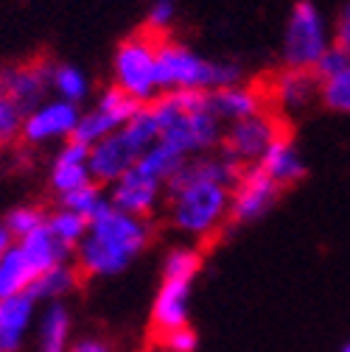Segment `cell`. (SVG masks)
I'll return each mask as SVG.
<instances>
[{"mask_svg":"<svg viewBox=\"0 0 350 352\" xmlns=\"http://www.w3.org/2000/svg\"><path fill=\"white\" fill-rule=\"evenodd\" d=\"M0 96L12 98L25 112L51 98V59H23L0 67Z\"/></svg>","mask_w":350,"mask_h":352,"instance_id":"cell-14","label":"cell"},{"mask_svg":"<svg viewBox=\"0 0 350 352\" xmlns=\"http://www.w3.org/2000/svg\"><path fill=\"white\" fill-rule=\"evenodd\" d=\"M196 346H199V336H196V330H191V324L160 336L163 352H196Z\"/></svg>","mask_w":350,"mask_h":352,"instance_id":"cell-31","label":"cell"},{"mask_svg":"<svg viewBox=\"0 0 350 352\" xmlns=\"http://www.w3.org/2000/svg\"><path fill=\"white\" fill-rule=\"evenodd\" d=\"M286 135H289V120L269 107V109H264L255 118H247V120L225 126L222 151L230 160H236L241 168L258 165L260 157H264Z\"/></svg>","mask_w":350,"mask_h":352,"instance_id":"cell-8","label":"cell"},{"mask_svg":"<svg viewBox=\"0 0 350 352\" xmlns=\"http://www.w3.org/2000/svg\"><path fill=\"white\" fill-rule=\"evenodd\" d=\"M152 352H163V349H152Z\"/></svg>","mask_w":350,"mask_h":352,"instance_id":"cell-36","label":"cell"},{"mask_svg":"<svg viewBox=\"0 0 350 352\" xmlns=\"http://www.w3.org/2000/svg\"><path fill=\"white\" fill-rule=\"evenodd\" d=\"M165 190H168V182H163L157 173L146 170L141 162H135L118 182H112L107 188L112 207L132 212L138 218H149V221L163 210Z\"/></svg>","mask_w":350,"mask_h":352,"instance_id":"cell-12","label":"cell"},{"mask_svg":"<svg viewBox=\"0 0 350 352\" xmlns=\"http://www.w3.org/2000/svg\"><path fill=\"white\" fill-rule=\"evenodd\" d=\"M141 157H143V151L138 148V143L132 138H129V131L118 129L115 135H110V138L99 140L96 146H90V173H93V182L110 188Z\"/></svg>","mask_w":350,"mask_h":352,"instance_id":"cell-15","label":"cell"},{"mask_svg":"<svg viewBox=\"0 0 350 352\" xmlns=\"http://www.w3.org/2000/svg\"><path fill=\"white\" fill-rule=\"evenodd\" d=\"M152 243V221L123 212L118 207H104L79 243L73 263L90 280H110L123 274Z\"/></svg>","mask_w":350,"mask_h":352,"instance_id":"cell-1","label":"cell"},{"mask_svg":"<svg viewBox=\"0 0 350 352\" xmlns=\"http://www.w3.org/2000/svg\"><path fill=\"white\" fill-rule=\"evenodd\" d=\"M339 352H350V341H344V344L339 346Z\"/></svg>","mask_w":350,"mask_h":352,"instance_id":"cell-35","label":"cell"},{"mask_svg":"<svg viewBox=\"0 0 350 352\" xmlns=\"http://www.w3.org/2000/svg\"><path fill=\"white\" fill-rule=\"evenodd\" d=\"M17 246L25 252L28 263L37 269V274H42V272H48V269L59 266V263L73 260V252H70L68 246H62V243L48 232V227H42V230L31 232L28 238L17 241Z\"/></svg>","mask_w":350,"mask_h":352,"instance_id":"cell-23","label":"cell"},{"mask_svg":"<svg viewBox=\"0 0 350 352\" xmlns=\"http://www.w3.org/2000/svg\"><path fill=\"white\" fill-rule=\"evenodd\" d=\"M174 20H177V0H152L143 28L157 36H168Z\"/></svg>","mask_w":350,"mask_h":352,"instance_id":"cell-30","label":"cell"},{"mask_svg":"<svg viewBox=\"0 0 350 352\" xmlns=\"http://www.w3.org/2000/svg\"><path fill=\"white\" fill-rule=\"evenodd\" d=\"M39 302L31 294L0 299V352H20L37 324Z\"/></svg>","mask_w":350,"mask_h":352,"instance_id":"cell-18","label":"cell"},{"mask_svg":"<svg viewBox=\"0 0 350 352\" xmlns=\"http://www.w3.org/2000/svg\"><path fill=\"white\" fill-rule=\"evenodd\" d=\"M247 81V73L238 62L210 59L194 51L185 42L160 36V84L163 93H213L222 87Z\"/></svg>","mask_w":350,"mask_h":352,"instance_id":"cell-4","label":"cell"},{"mask_svg":"<svg viewBox=\"0 0 350 352\" xmlns=\"http://www.w3.org/2000/svg\"><path fill=\"white\" fill-rule=\"evenodd\" d=\"M207 107L225 126H230V123L255 118L264 109H269V101H267L264 84L260 81H241V84L207 93Z\"/></svg>","mask_w":350,"mask_h":352,"instance_id":"cell-16","label":"cell"},{"mask_svg":"<svg viewBox=\"0 0 350 352\" xmlns=\"http://www.w3.org/2000/svg\"><path fill=\"white\" fill-rule=\"evenodd\" d=\"M160 120V143L185 160L222 148L225 123L207 107V93H163L152 101Z\"/></svg>","mask_w":350,"mask_h":352,"instance_id":"cell-3","label":"cell"},{"mask_svg":"<svg viewBox=\"0 0 350 352\" xmlns=\"http://www.w3.org/2000/svg\"><path fill=\"white\" fill-rule=\"evenodd\" d=\"M56 204H62V207L84 215L87 221H93V218L104 207H110V193L99 182H87V185H81V188H76V190H70L65 196H56Z\"/></svg>","mask_w":350,"mask_h":352,"instance_id":"cell-26","label":"cell"},{"mask_svg":"<svg viewBox=\"0 0 350 352\" xmlns=\"http://www.w3.org/2000/svg\"><path fill=\"white\" fill-rule=\"evenodd\" d=\"M37 280V269L28 263L25 252L14 243L3 257H0V299L28 294Z\"/></svg>","mask_w":350,"mask_h":352,"instance_id":"cell-24","label":"cell"},{"mask_svg":"<svg viewBox=\"0 0 350 352\" xmlns=\"http://www.w3.org/2000/svg\"><path fill=\"white\" fill-rule=\"evenodd\" d=\"M25 109L14 104L12 98L0 96V148H9L23 140V126H25Z\"/></svg>","mask_w":350,"mask_h":352,"instance_id":"cell-29","label":"cell"},{"mask_svg":"<svg viewBox=\"0 0 350 352\" xmlns=\"http://www.w3.org/2000/svg\"><path fill=\"white\" fill-rule=\"evenodd\" d=\"M320 107L333 115L350 118V65L333 76L320 78Z\"/></svg>","mask_w":350,"mask_h":352,"instance_id":"cell-27","label":"cell"},{"mask_svg":"<svg viewBox=\"0 0 350 352\" xmlns=\"http://www.w3.org/2000/svg\"><path fill=\"white\" fill-rule=\"evenodd\" d=\"M37 352H70L73 346V314L65 302L39 305L34 324Z\"/></svg>","mask_w":350,"mask_h":352,"instance_id":"cell-19","label":"cell"},{"mask_svg":"<svg viewBox=\"0 0 350 352\" xmlns=\"http://www.w3.org/2000/svg\"><path fill=\"white\" fill-rule=\"evenodd\" d=\"M110 84L138 104H152L163 96L160 84V36L138 28L118 42L110 65Z\"/></svg>","mask_w":350,"mask_h":352,"instance_id":"cell-6","label":"cell"},{"mask_svg":"<svg viewBox=\"0 0 350 352\" xmlns=\"http://www.w3.org/2000/svg\"><path fill=\"white\" fill-rule=\"evenodd\" d=\"M81 118V107L59 101V98H48L39 107H34L25 115V126H23V143L42 148V146H62L68 140L76 138V126Z\"/></svg>","mask_w":350,"mask_h":352,"instance_id":"cell-13","label":"cell"},{"mask_svg":"<svg viewBox=\"0 0 350 352\" xmlns=\"http://www.w3.org/2000/svg\"><path fill=\"white\" fill-rule=\"evenodd\" d=\"M45 227H48V232H51L62 246H68V249L76 254L79 243L87 238L90 221H87L84 215H79V212H73V210L56 204V207L48 210V215H45Z\"/></svg>","mask_w":350,"mask_h":352,"instance_id":"cell-25","label":"cell"},{"mask_svg":"<svg viewBox=\"0 0 350 352\" xmlns=\"http://www.w3.org/2000/svg\"><path fill=\"white\" fill-rule=\"evenodd\" d=\"M51 96L84 109V104L96 98L93 78L73 62H51Z\"/></svg>","mask_w":350,"mask_h":352,"instance_id":"cell-21","label":"cell"},{"mask_svg":"<svg viewBox=\"0 0 350 352\" xmlns=\"http://www.w3.org/2000/svg\"><path fill=\"white\" fill-rule=\"evenodd\" d=\"M70 352H115L104 338H96V336H81L73 341Z\"/></svg>","mask_w":350,"mask_h":352,"instance_id":"cell-33","label":"cell"},{"mask_svg":"<svg viewBox=\"0 0 350 352\" xmlns=\"http://www.w3.org/2000/svg\"><path fill=\"white\" fill-rule=\"evenodd\" d=\"M141 107L143 104H138L135 98H129L126 93H121L118 87L107 84L104 90L81 109L73 140H79L84 146H96L99 140H104V138L115 135L118 129H123L141 112Z\"/></svg>","mask_w":350,"mask_h":352,"instance_id":"cell-9","label":"cell"},{"mask_svg":"<svg viewBox=\"0 0 350 352\" xmlns=\"http://www.w3.org/2000/svg\"><path fill=\"white\" fill-rule=\"evenodd\" d=\"M17 241H14V235H12V230L6 227V221H3V218H0V257H3L12 246H14Z\"/></svg>","mask_w":350,"mask_h":352,"instance_id":"cell-34","label":"cell"},{"mask_svg":"<svg viewBox=\"0 0 350 352\" xmlns=\"http://www.w3.org/2000/svg\"><path fill=\"white\" fill-rule=\"evenodd\" d=\"M283 188L264 173L260 165H247L241 168V176L233 188V210H230V224L233 227H247L260 218H267L275 204L280 201Z\"/></svg>","mask_w":350,"mask_h":352,"instance_id":"cell-11","label":"cell"},{"mask_svg":"<svg viewBox=\"0 0 350 352\" xmlns=\"http://www.w3.org/2000/svg\"><path fill=\"white\" fill-rule=\"evenodd\" d=\"M264 93L269 107L289 118H297L320 104V76L314 70H300V67H278L264 81Z\"/></svg>","mask_w":350,"mask_h":352,"instance_id":"cell-10","label":"cell"},{"mask_svg":"<svg viewBox=\"0 0 350 352\" xmlns=\"http://www.w3.org/2000/svg\"><path fill=\"white\" fill-rule=\"evenodd\" d=\"M81 277H84V274L79 272V266H76L73 260H68V263H59V266H54V269H48V272L37 274V280H34V285H31L28 294H31L39 305L65 302L70 294L79 291Z\"/></svg>","mask_w":350,"mask_h":352,"instance_id":"cell-22","label":"cell"},{"mask_svg":"<svg viewBox=\"0 0 350 352\" xmlns=\"http://www.w3.org/2000/svg\"><path fill=\"white\" fill-rule=\"evenodd\" d=\"M233 210V188L216 179H202L183 168L174 173L165 190V224L177 232L185 243H205L213 241L230 224Z\"/></svg>","mask_w":350,"mask_h":352,"instance_id":"cell-2","label":"cell"},{"mask_svg":"<svg viewBox=\"0 0 350 352\" xmlns=\"http://www.w3.org/2000/svg\"><path fill=\"white\" fill-rule=\"evenodd\" d=\"M48 182L54 196H65L87 182H93L90 173V146H84L79 140H68L56 146L51 157V170H48Z\"/></svg>","mask_w":350,"mask_h":352,"instance_id":"cell-17","label":"cell"},{"mask_svg":"<svg viewBox=\"0 0 350 352\" xmlns=\"http://www.w3.org/2000/svg\"><path fill=\"white\" fill-rule=\"evenodd\" d=\"M333 45V25L331 20L311 3V0H300L291 6L280 39V65L283 67H300L314 70L320 59Z\"/></svg>","mask_w":350,"mask_h":352,"instance_id":"cell-7","label":"cell"},{"mask_svg":"<svg viewBox=\"0 0 350 352\" xmlns=\"http://www.w3.org/2000/svg\"><path fill=\"white\" fill-rule=\"evenodd\" d=\"M45 215H48V210H42V207H37V204H20V207H12V210L3 215V221H6V227L12 230L14 241H23V238H28L31 232H37V230L45 227Z\"/></svg>","mask_w":350,"mask_h":352,"instance_id":"cell-28","label":"cell"},{"mask_svg":"<svg viewBox=\"0 0 350 352\" xmlns=\"http://www.w3.org/2000/svg\"><path fill=\"white\" fill-rule=\"evenodd\" d=\"M199 272L202 252L194 243H174L163 254L160 285L152 299V327L157 336L191 324V296Z\"/></svg>","mask_w":350,"mask_h":352,"instance_id":"cell-5","label":"cell"},{"mask_svg":"<svg viewBox=\"0 0 350 352\" xmlns=\"http://www.w3.org/2000/svg\"><path fill=\"white\" fill-rule=\"evenodd\" d=\"M331 25H333V42H336V45H342L344 51H350V0L336 12Z\"/></svg>","mask_w":350,"mask_h":352,"instance_id":"cell-32","label":"cell"},{"mask_svg":"<svg viewBox=\"0 0 350 352\" xmlns=\"http://www.w3.org/2000/svg\"><path fill=\"white\" fill-rule=\"evenodd\" d=\"M260 168H264V173H269L272 179L286 190L291 185H297L305 173H309V165H305V157L302 151L297 148V143L291 140V135L280 138L264 157H260L258 162Z\"/></svg>","mask_w":350,"mask_h":352,"instance_id":"cell-20","label":"cell"}]
</instances>
